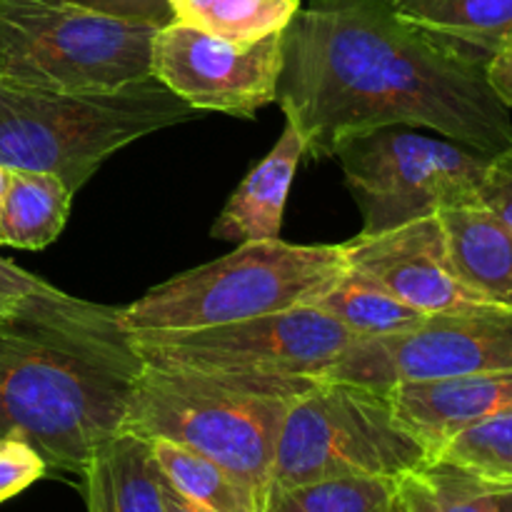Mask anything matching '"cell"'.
<instances>
[{
	"label": "cell",
	"instance_id": "cell-16",
	"mask_svg": "<svg viewBox=\"0 0 512 512\" xmlns=\"http://www.w3.org/2000/svg\"><path fill=\"white\" fill-rule=\"evenodd\" d=\"M83 480L88 512H165L163 480L143 438L108 440L85 465Z\"/></svg>",
	"mask_w": 512,
	"mask_h": 512
},
{
	"label": "cell",
	"instance_id": "cell-5",
	"mask_svg": "<svg viewBox=\"0 0 512 512\" xmlns=\"http://www.w3.org/2000/svg\"><path fill=\"white\" fill-rule=\"evenodd\" d=\"M348 270L343 245L250 240L118 308L128 335L185 333L315 305Z\"/></svg>",
	"mask_w": 512,
	"mask_h": 512
},
{
	"label": "cell",
	"instance_id": "cell-24",
	"mask_svg": "<svg viewBox=\"0 0 512 512\" xmlns=\"http://www.w3.org/2000/svg\"><path fill=\"white\" fill-rule=\"evenodd\" d=\"M440 512H500V488L445 460H430L420 470Z\"/></svg>",
	"mask_w": 512,
	"mask_h": 512
},
{
	"label": "cell",
	"instance_id": "cell-22",
	"mask_svg": "<svg viewBox=\"0 0 512 512\" xmlns=\"http://www.w3.org/2000/svg\"><path fill=\"white\" fill-rule=\"evenodd\" d=\"M398 480L335 478L303 485H268L260 512H385Z\"/></svg>",
	"mask_w": 512,
	"mask_h": 512
},
{
	"label": "cell",
	"instance_id": "cell-35",
	"mask_svg": "<svg viewBox=\"0 0 512 512\" xmlns=\"http://www.w3.org/2000/svg\"><path fill=\"white\" fill-rule=\"evenodd\" d=\"M175 3H178V0H170V5H175Z\"/></svg>",
	"mask_w": 512,
	"mask_h": 512
},
{
	"label": "cell",
	"instance_id": "cell-14",
	"mask_svg": "<svg viewBox=\"0 0 512 512\" xmlns=\"http://www.w3.org/2000/svg\"><path fill=\"white\" fill-rule=\"evenodd\" d=\"M305 158V140L293 125L285 123L283 135L268 155L250 170L235 188L223 213L213 223L210 233L228 243L280 238L285 203L293 188L295 170Z\"/></svg>",
	"mask_w": 512,
	"mask_h": 512
},
{
	"label": "cell",
	"instance_id": "cell-32",
	"mask_svg": "<svg viewBox=\"0 0 512 512\" xmlns=\"http://www.w3.org/2000/svg\"><path fill=\"white\" fill-rule=\"evenodd\" d=\"M10 173L13 170L0 165V215H3V205H5V195H8V185H10Z\"/></svg>",
	"mask_w": 512,
	"mask_h": 512
},
{
	"label": "cell",
	"instance_id": "cell-27",
	"mask_svg": "<svg viewBox=\"0 0 512 512\" xmlns=\"http://www.w3.org/2000/svg\"><path fill=\"white\" fill-rule=\"evenodd\" d=\"M65 3L115 20H125V23L153 25V28H163L175 20L170 0H65Z\"/></svg>",
	"mask_w": 512,
	"mask_h": 512
},
{
	"label": "cell",
	"instance_id": "cell-11",
	"mask_svg": "<svg viewBox=\"0 0 512 512\" xmlns=\"http://www.w3.org/2000/svg\"><path fill=\"white\" fill-rule=\"evenodd\" d=\"M283 33L228 40L173 20L155 30L150 70L190 108L253 118L275 103L285 65Z\"/></svg>",
	"mask_w": 512,
	"mask_h": 512
},
{
	"label": "cell",
	"instance_id": "cell-2",
	"mask_svg": "<svg viewBox=\"0 0 512 512\" xmlns=\"http://www.w3.org/2000/svg\"><path fill=\"white\" fill-rule=\"evenodd\" d=\"M140 370L118 308L55 290L0 318V435L28 443L48 468L83 475L123 433Z\"/></svg>",
	"mask_w": 512,
	"mask_h": 512
},
{
	"label": "cell",
	"instance_id": "cell-19",
	"mask_svg": "<svg viewBox=\"0 0 512 512\" xmlns=\"http://www.w3.org/2000/svg\"><path fill=\"white\" fill-rule=\"evenodd\" d=\"M150 453L160 475L170 488L203 512H260L258 495L230 475L223 465L213 463L195 450L170 440H148Z\"/></svg>",
	"mask_w": 512,
	"mask_h": 512
},
{
	"label": "cell",
	"instance_id": "cell-26",
	"mask_svg": "<svg viewBox=\"0 0 512 512\" xmlns=\"http://www.w3.org/2000/svg\"><path fill=\"white\" fill-rule=\"evenodd\" d=\"M50 283L0 255V318H18L35 300L55 293Z\"/></svg>",
	"mask_w": 512,
	"mask_h": 512
},
{
	"label": "cell",
	"instance_id": "cell-28",
	"mask_svg": "<svg viewBox=\"0 0 512 512\" xmlns=\"http://www.w3.org/2000/svg\"><path fill=\"white\" fill-rule=\"evenodd\" d=\"M480 203L498 215L512 233V145L498 155H490L480 183Z\"/></svg>",
	"mask_w": 512,
	"mask_h": 512
},
{
	"label": "cell",
	"instance_id": "cell-15",
	"mask_svg": "<svg viewBox=\"0 0 512 512\" xmlns=\"http://www.w3.org/2000/svg\"><path fill=\"white\" fill-rule=\"evenodd\" d=\"M458 278L488 300L512 308V233L483 203L455 205L438 213Z\"/></svg>",
	"mask_w": 512,
	"mask_h": 512
},
{
	"label": "cell",
	"instance_id": "cell-30",
	"mask_svg": "<svg viewBox=\"0 0 512 512\" xmlns=\"http://www.w3.org/2000/svg\"><path fill=\"white\" fill-rule=\"evenodd\" d=\"M395 490H398V500L403 505V512H440L428 483H425L420 473H410L405 478H400Z\"/></svg>",
	"mask_w": 512,
	"mask_h": 512
},
{
	"label": "cell",
	"instance_id": "cell-34",
	"mask_svg": "<svg viewBox=\"0 0 512 512\" xmlns=\"http://www.w3.org/2000/svg\"><path fill=\"white\" fill-rule=\"evenodd\" d=\"M385 512H403V505H400V500H398V490H395V498H393V503L388 505V510Z\"/></svg>",
	"mask_w": 512,
	"mask_h": 512
},
{
	"label": "cell",
	"instance_id": "cell-18",
	"mask_svg": "<svg viewBox=\"0 0 512 512\" xmlns=\"http://www.w3.org/2000/svg\"><path fill=\"white\" fill-rule=\"evenodd\" d=\"M70 205L73 193L58 175L13 170L0 215V245L20 250L48 248L63 233Z\"/></svg>",
	"mask_w": 512,
	"mask_h": 512
},
{
	"label": "cell",
	"instance_id": "cell-7",
	"mask_svg": "<svg viewBox=\"0 0 512 512\" xmlns=\"http://www.w3.org/2000/svg\"><path fill=\"white\" fill-rule=\"evenodd\" d=\"M430 460V450L398 423L388 393L323 378L285 413L270 485L400 480L420 473Z\"/></svg>",
	"mask_w": 512,
	"mask_h": 512
},
{
	"label": "cell",
	"instance_id": "cell-33",
	"mask_svg": "<svg viewBox=\"0 0 512 512\" xmlns=\"http://www.w3.org/2000/svg\"><path fill=\"white\" fill-rule=\"evenodd\" d=\"M500 512H512V488H503L498 495Z\"/></svg>",
	"mask_w": 512,
	"mask_h": 512
},
{
	"label": "cell",
	"instance_id": "cell-3",
	"mask_svg": "<svg viewBox=\"0 0 512 512\" xmlns=\"http://www.w3.org/2000/svg\"><path fill=\"white\" fill-rule=\"evenodd\" d=\"M318 380L323 378H223L143 363L120 435L195 450L223 465L263 503L285 413Z\"/></svg>",
	"mask_w": 512,
	"mask_h": 512
},
{
	"label": "cell",
	"instance_id": "cell-10",
	"mask_svg": "<svg viewBox=\"0 0 512 512\" xmlns=\"http://www.w3.org/2000/svg\"><path fill=\"white\" fill-rule=\"evenodd\" d=\"M512 308L453 310L425 315L418 325L388 338L350 345L325 380L388 390L415 380L510 373Z\"/></svg>",
	"mask_w": 512,
	"mask_h": 512
},
{
	"label": "cell",
	"instance_id": "cell-31",
	"mask_svg": "<svg viewBox=\"0 0 512 512\" xmlns=\"http://www.w3.org/2000/svg\"><path fill=\"white\" fill-rule=\"evenodd\" d=\"M160 480H163V500H165V512H203L200 508H195L193 503H188V500L183 498V495L175 493L173 488L168 485V480L160 475Z\"/></svg>",
	"mask_w": 512,
	"mask_h": 512
},
{
	"label": "cell",
	"instance_id": "cell-6",
	"mask_svg": "<svg viewBox=\"0 0 512 512\" xmlns=\"http://www.w3.org/2000/svg\"><path fill=\"white\" fill-rule=\"evenodd\" d=\"M153 25L65 0H0V80L55 93H113L150 78Z\"/></svg>",
	"mask_w": 512,
	"mask_h": 512
},
{
	"label": "cell",
	"instance_id": "cell-8",
	"mask_svg": "<svg viewBox=\"0 0 512 512\" xmlns=\"http://www.w3.org/2000/svg\"><path fill=\"white\" fill-rule=\"evenodd\" d=\"M333 158L363 215L358 235H375L445 208L480 203L490 155L438 133L388 125L343 140Z\"/></svg>",
	"mask_w": 512,
	"mask_h": 512
},
{
	"label": "cell",
	"instance_id": "cell-23",
	"mask_svg": "<svg viewBox=\"0 0 512 512\" xmlns=\"http://www.w3.org/2000/svg\"><path fill=\"white\" fill-rule=\"evenodd\" d=\"M433 460L460 465L500 490L512 488V410L460 430L435 450Z\"/></svg>",
	"mask_w": 512,
	"mask_h": 512
},
{
	"label": "cell",
	"instance_id": "cell-29",
	"mask_svg": "<svg viewBox=\"0 0 512 512\" xmlns=\"http://www.w3.org/2000/svg\"><path fill=\"white\" fill-rule=\"evenodd\" d=\"M488 83L500 98V103L512 110V33L505 35V40L490 58Z\"/></svg>",
	"mask_w": 512,
	"mask_h": 512
},
{
	"label": "cell",
	"instance_id": "cell-13",
	"mask_svg": "<svg viewBox=\"0 0 512 512\" xmlns=\"http://www.w3.org/2000/svg\"><path fill=\"white\" fill-rule=\"evenodd\" d=\"M385 393L398 423L410 430L433 458L435 450L460 430L512 410V370L398 383Z\"/></svg>",
	"mask_w": 512,
	"mask_h": 512
},
{
	"label": "cell",
	"instance_id": "cell-20",
	"mask_svg": "<svg viewBox=\"0 0 512 512\" xmlns=\"http://www.w3.org/2000/svg\"><path fill=\"white\" fill-rule=\"evenodd\" d=\"M315 308L338 320L353 335L355 343L403 333L425 318L373 278L353 268L345 270L343 278L315 303Z\"/></svg>",
	"mask_w": 512,
	"mask_h": 512
},
{
	"label": "cell",
	"instance_id": "cell-4",
	"mask_svg": "<svg viewBox=\"0 0 512 512\" xmlns=\"http://www.w3.org/2000/svg\"><path fill=\"white\" fill-rule=\"evenodd\" d=\"M195 113L155 75L113 93H55L0 80V165L58 175L75 195L110 155Z\"/></svg>",
	"mask_w": 512,
	"mask_h": 512
},
{
	"label": "cell",
	"instance_id": "cell-21",
	"mask_svg": "<svg viewBox=\"0 0 512 512\" xmlns=\"http://www.w3.org/2000/svg\"><path fill=\"white\" fill-rule=\"evenodd\" d=\"M300 0H178L175 20L228 40H258L283 33Z\"/></svg>",
	"mask_w": 512,
	"mask_h": 512
},
{
	"label": "cell",
	"instance_id": "cell-25",
	"mask_svg": "<svg viewBox=\"0 0 512 512\" xmlns=\"http://www.w3.org/2000/svg\"><path fill=\"white\" fill-rule=\"evenodd\" d=\"M48 473L38 450L18 438L0 435V503L15 498Z\"/></svg>",
	"mask_w": 512,
	"mask_h": 512
},
{
	"label": "cell",
	"instance_id": "cell-12",
	"mask_svg": "<svg viewBox=\"0 0 512 512\" xmlns=\"http://www.w3.org/2000/svg\"><path fill=\"white\" fill-rule=\"evenodd\" d=\"M343 248L348 268L373 278L423 315L490 305L455 273L438 215L375 235H355Z\"/></svg>",
	"mask_w": 512,
	"mask_h": 512
},
{
	"label": "cell",
	"instance_id": "cell-9",
	"mask_svg": "<svg viewBox=\"0 0 512 512\" xmlns=\"http://www.w3.org/2000/svg\"><path fill=\"white\" fill-rule=\"evenodd\" d=\"M145 365L223 378H325L353 335L315 305L185 333L130 335Z\"/></svg>",
	"mask_w": 512,
	"mask_h": 512
},
{
	"label": "cell",
	"instance_id": "cell-17",
	"mask_svg": "<svg viewBox=\"0 0 512 512\" xmlns=\"http://www.w3.org/2000/svg\"><path fill=\"white\" fill-rule=\"evenodd\" d=\"M395 18L490 63L512 33V0H378Z\"/></svg>",
	"mask_w": 512,
	"mask_h": 512
},
{
	"label": "cell",
	"instance_id": "cell-1",
	"mask_svg": "<svg viewBox=\"0 0 512 512\" xmlns=\"http://www.w3.org/2000/svg\"><path fill=\"white\" fill-rule=\"evenodd\" d=\"M275 103L305 140L333 158L353 135L388 125L430 130L483 155L512 145L510 110L488 63L395 18L378 0H310L283 33Z\"/></svg>",
	"mask_w": 512,
	"mask_h": 512
}]
</instances>
